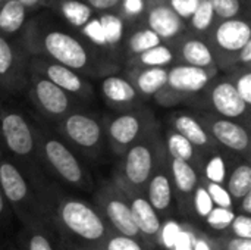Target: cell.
I'll list each match as a JSON object with an SVG mask.
<instances>
[{"label": "cell", "mask_w": 251, "mask_h": 250, "mask_svg": "<svg viewBox=\"0 0 251 250\" xmlns=\"http://www.w3.org/2000/svg\"><path fill=\"white\" fill-rule=\"evenodd\" d=\"M103 35L107 41L116 43L122 34V21L115 15H104L100 21Z\"/></svg>", "instance_id": "obj_39"}, {"label": "cell", "mask_w": 251, "mask_h": 250, "mask_svg": "<svg viewBox=\"0 0 251 250\" xmlns=\"http://www.w3.org/2000/svg\"><path fill=\"white\" fill-rule=\"evenodd\" d=\"M41 47L49 60L63 65L79 75H99L101 74V66H104L101 62L96 60L90 49L85 47L76 37L63 31H49L43 37Z\"/></svg>", "instance_id": "obj_9"}, {"label": "cell", "mask_w": 251, "mask_h": 250, "mask_svg": "<svg viewBox=\"0 0 251 250\" xmlns=\"http://www.w3.org/2000/svg\"><path fill=\"white\" fill-rule=\"evenodd\" d=\"M156 124L154 113L144 106L134 111L116 112L104 116L101 121L106 143L119 158Z\"/></svg>", "instance_id": "obj_8"}, {"label": "cell", "mask_w": 251, "mask_h": 250, "mask_svg": "<svg viewBox=\"0 0 251 250\" xmlns=\"http://www.w3.org/2000/svg\"><path fill=\"white\" fill-rule=\"evenodd\" d=\"M56 133L75 153L85 158H99L106 144L101 121L79 108L56 124Z\"/></svg>", "instance_id": "obj_7"}, {"label": "cell", "mask_w": 251, "mask_h": 250, "mask_svg": "<svg viewBox=\"0 0 251 250\" xmlns=\"http://www.w3.org/2000/svg\"><path fill=\"white\" fill-rule=\"evenodd\" d=\"M41 165L46 167L60 183L82 190H93V178L79 156L57 136L44 127H35Z\"/></svg>", "instance_id": "obj_4"}, {"label": "cell", "mask_w": 251, "mask_h": 250, "mask_svg": "<svg viewBox=\"0 0 251 250\" xmlns=\"http://www.w3.org/2000/svg\"><path fill=\"white\" fill-rule=\"evenodd\" d=\"M29 97L41 115L54 125L69 112L79 108L76 99L71 97L35 71H31L29 74Z\"/></svg>", "instance_id": "obj_14"}, {"label": "cell", "mask_w": 251, "mask_h": 250, "mask_svg": "<svg viewBox=\"0 0 251 250\" xmlns=\"http://www.w3.org/2000/svg\"><path fill=\"white\" fill-rule=\"evenodd\" d=\"M147 28L163 43H175L187 29L185 22L165 0H150L147 4Z\"/></svg>", "instance_id": "obj_18"}, {"label": "cell", "mask_w": 251, "mask_h": 250, "mask_svg": "<svg viewBox=\"0 0 251 250\" xmlns=\"http://www.w3.org/2000/svg\"><path fill=\"white\" fill-rule=\"evenodd\" d=\"M88 4L97 10H112L122 3V0H87Z\"/></svg>", "instance_id": "obj_45"}, {"label": "cell", "mask_w": 251, "mask_h": 250, "mask_svg": "<svg viewBox=\"0 0 251 250\" xmlns=\"http://www.w3.org/2000/svg\"><path fill=\"white\" fill-rule=\"evenodd\" d=\"M29 69L38 72L78 102H90L94 97L91 84L85 81L78 72L63 65H59L46 57L35 56L29 63Z\"/></svg>", "instance_id": "obj_15"}, {"label": "cell", "mask_w": 251, "mask_h": 250, "mask_svg": "<svg viewBox=\"0 0 251 250\" xmlns=\"http://www.w3.org/2000/svg\"><path fill=\"white\" fill-rule=\"evenodd\" d=\"M251 65V41H249L237 56V66L238 68H249Z\"/></svg>", "instance_id": "obj_44"}, {"label": "cell", "mask_w": 251, "mask_h": 250, "mask_svg": "<svg viewBox=\"0 0 251 250\" xmlns=\"http://www.w3.org/2000/svg\"><path fill=\"white\" fill-rule=\"evenodd\" d=\"M144 196L160 220L169 218L175 214L176 208H175V197H174V187L169 172L168 156L162 161V164L150 177L144 190Z\"/></svg>", "instance_id": "obj_17"}, {"label": "cell", "mask_w": 251, "mask_h": 250, "mask_svg": "<svg viewBox=\"0 0 251 250\" xmlns=\"http://www.w3.org/2000/svg\"><path fill=\"white\" fill-rule=\"evenodd\" d=\"M212 6L215 16L226 21L234 19L241 12V1L240 0H207Z\"/></svg>", "instance_id": "obj_38"}, {"label": "cell", "mask_w": 251, "mask_h": 250, "mask_svg": "<svg viewBox=\"0 0 251 250\" xmlns=\"http://www.w3.org/2000/svg\"><path fill=\"white\" fill-rule=\"evenodd\" d=\"M122 4H124V10L128 15H135V13L141 12L144 7L143 0H122Z\"/></svg>", "instance_id": "obj_47"}, {"label": "cell", "mask_w": 251, "mask_h": 250, "mask_svg": "<svg viewBox=\"0 0 251 250\" xmlns=\"http://www.w3.org/2000/svg\"><path fill=\"white\" fill-rule=\"evenodd\" d=\"M213 143L225 153L250 162L251 137L250 130L243 124L216 116L213 113L200 111L196 113Z\"/></svg>", "instance_id": "obj_12"}, {"label": "cell", "mask_w": 251, "mask_h": 250, "mask_svg": "<svg viewBox=\"0 0 251 250\" xmlns=\"http://www.w3.org/2000/svg\"><path fill=\"white\" fill-rule=\"evenodd\" d=\"M100 91L107 106L115 112H126L144 106V100L125 77H104L100 83Z\"/></svg>", "instance_id": "obj_20"}, {"label": "cell", "mask_w": 251, "mask_h": 250, "mask_svg": "<svg viewBox=\"0 0 251 250\" xmlns=\"http://www.w3.org/2000/svg\"><path fill=\"white\" fill-rule=\"evenodd\" d=\"M199 3L200 0H168V4L182 21L190 19L193 16Z\"/></svg>", "instance_id": "obj_43"}, {"label": "cell", "mask_w": 251, "mask_h": 250, "mask_svg": "<svg viewBox=\"0 0 251 250\" xmlns=\"http://www.w3.org/2000/svg\"><path fill=\"white\" fill-rule=\"evenodd\" d=\"M225 189L232 197L234 203H237L241 197L251 192V165L249 161L238 159L235 165L229 169Z\"/></svg>", "instance_id": "obj_26"}, {"label": "cell", "mask_w": 251, "mask_h": 250, "mask_svg": "<svg viewBox=\"0 0 251 250\" xmlns=\"http://www.w3.org/2000/svg\"><path fill=\"white\" fill-rule=\"evenodd\" d=\"M93 206L97 209L109 230L128 237L141 239L132 220L128 197L113 180L104 183L94 193Z\"/></svg>", "instance_id": "obj_11"}, {"label": "cell", "mask_w": 251, "mask_h": 250, "mask_svg": "<svg viewBox=\"0 0 251 250\" xmlns=\"http://www.w3.org/2000/svg\"><path fill=\"white\" fill-rule=\"evenodd\" d=\"M0 139L3 146L16 159V167L28 177H41V159L35 127L16 109L0 108Z\"/></svg>", "instance_id": "obj_5"}, {"label": "cell", "mask_w": 251, "mask_h": 250, "mask_svg": "<svg viewBox=\"0 0 251 250\" xmlns=\"http://www.w3.org/2000/svg\"><path fill=\"white\" fill-rule=\"evenodd\" d=\"M6 209H7V205H6V200L1 194V190H0V220L3 217H6Z\"/></svg>", "instance_id": "obj_49"}, {"label": "cell", "mask_w": 251, "mask_h": 250, "mask_svg": "<svg viewBox=\"0 0 251 250\" xmlns=\"http://www.w3.org/2000/svg\"><path fill=\"white\" fill-rule=\"evenodd\" d=\"M25 249L26 250H56L47 228L34 227L25 228Z\"/></svg>", "instance_id": "obj_33"}, {"label": "cell", "mask_w": 251, "mask_h": 250, "mask_svg": "<svg viewBox=\"0 0 251 250\" xmlns=\"http://www.w3.org/2000/svg\"><path fill=\"white\" fill-rule=\"evenodd\" d=\"M26 9L19 0H6L0 6V31L4 34H15L21 29L25 21Z\"/></svg>", "instance_id": "obj_28"}, {"label": "cell", "mask_w": 251, "mask_h": 250, "mask_svg": "<svg viewBox=\"0 0 251 250\" xmlns=\"http://www.w3.org/2000/svg\"><path fill=\"white\" fill-rule=\"evenodd\" d=\"M26 68L18 50L0 35V85L7 91H19L28 81Z\"/></svg>", "instance_id": "obj_22"}, {"label": "cell", "mask_w": 251, "mask_h": 250, "mask_svg": "<svg viewBox=\"0 0 251 250\" xmlns=\"http://www.w3.org/2000/svg\"><path fill=\"white\" fill-rule=\"evenodd\" d=\"M24 6H25V9L26 7H37V6H47V4H50L53 0H19Z\"/></svg>", "instance_id": "obj_48"}, {"label": "cell", "mask_w": 251, "mask_h": 250, "mask_svg": "<svg viewBox=\"0 0 251 250\" xmlns=\"http://www.w3.org/2000/svg\"><path fill=\"white\" fill-rule=\"evenodd\" d=\"M190 21H191V28L196 32H199V34L207 32L215 21V13L212 10L210 3L207 0H200L196 12L193 13Z\"/></svg>", "instance_id": "obj_34"}, {"label": "cell", "mask_w": 251, "mask_h": 250, "mask_svg": "<svg viewBox=\"0 0 251 250\" xmlns=\"http://www.w3.org/2000/svg\"><path fill=\"white\" fill-rule=\"evenodd\" d=\"M215 205L207 193V190L204 189L201 180L200 184L197 186L196 192H194V197H193V212H194V218L197 220H204L212 211H213Z\"/></svg>", "instance_id": "obj_35"}, {"label": "cell", "mask_w": 251, "mask_h": 250, "mask_svg": "<svg viewBox=\"0 0 251 250\" xmlns=\"http://www.w3.org/2000/svg\"><path fill=\"white\" fill-rule=\"evenodd\" d=\"M194 108H200L201 111L216 116L240 122L249 130L251 128V106L243 102L228 77L218 78L216 75L200 94Z\"/></svg>", "instance_id": "obj_10"}, {"label": "cell", "mask_w": 251, "mask_h": 250, "mask_svg": "<svg viewBox=\"0 0 251 250\" xmlns=\"http://www.w3.org/2000/svg\"><path fill=\"white\" fill-rule=\"evenodd\" d=\"M147 242L143 239H135V237H128L115 231H109L106 240L103 242L100 250H153Z\"/></svg>", "instance_id": "obj_31"}, {"label": "cell", "mask_w": 251, "mask_h": 250, "mask_svg": "<svg viewBox=\"0 0 251 250\" xmlns=\"http://www.w3.org/2000/svg\"><path fill=\"white\" fill-rule=\"evenodd\" d=\"M44 203L47 227L57 234L65 250H100L110 230L93 203L50 186L46 189Z\"/></svg>", "instance_id": "obj_1"}, {"label": "cell", "mask_w": 251, "mask_h": 250, "mask_svg": "<svg viewBox=\"0 0 251 250\" xmlns=\"http://www.w3.org/2000/svg\"><path fill=\"white\" fill-rule=\"evenodd\" d=\"M162 136H163V143H165L166 155L171 159L184 161V162L193 165L199 171V174L201 177L204 161H206L201 156V153L187 139H184L181 134H178L176 131H174L171 128H168Z\"/></svg>", "instance_id": "obj_25"}, {"label": "cell", "mask_w": 251, "mask_h": 250, "mask_svg": "<svg viewBox=\"0 0 251 250\" xmlns=\"http://www.w3.org/2000/svg\"><path fill=\"white\" fill-rule=\"evenodd\" d=\"M163 41L151 31L147 27L146 28H141V29H137L135 32H132L128 38V53L131 57L137 56V55H141L144 53L146 50L151 49V47H156L159 44H162Z\"/></svg>", "instance_id": "obj_30"}, {"label": "cell", "mask_w": 251, "mask_h": 250, "mask_svg": "<svg viewBox=\"0 0 251 250\" xmlns=\"http://www.w3.org/2000/svg\"><path fill=\"white\" fill-rule=\"evenodd\" d=\"M229 169H231V167H229V161H228V153L219 150V152L210 155L204 161L201 180L225 186V180H226V175H228Z\"/></svg>", "instance_id": "obj_29"}, {"label": "cell", "mask_w": 251, "mask_h": 250, "mask_svg": "<svg viewBox=\"0 0 251 250\" xmlns=\"http://www.w3.org/2000/svg\"><path fill=\"white\" fill-rule=\"evenodd\" d=\"M4 1H6V0H0V6H1V4H3Z\"/></svg>", "instance_id": "obj_51"}, {"label": "cell", "mask_w": 251, "mask_h": 250, "mask_svg": "<svg viewBox=\"0 0 251 250\" xmlns=\"http://www.w3.org/2000/svg\"><path fill=\"white\" fill-rule=\"evenodd\" d=\"M235 217V211L234 209H225V208H218L215 206L213 211L203 220L210 228L216 230V231H224L226 228H229L232 220Z\"/></svg>", "instance_id": "obj_36"}, {"label": "cell", "mask_w": 251, "mask_h": 250, "mask_svg": "<svg viewBox=\"0 0 251 250\" xmlns=\"http://www.w3.org/2000/svg\"><path fill=\"white\" fill-rule=\"evenodd\" d=\"M169 172L174 187L175 208L179 212V215L193 220L194 218L193 197L197 186L200 184L201 177L193 165L171 158H169Z\"/></svg>", "instance_id": "obj_16"}, {"label": "cell", "mask_w": 251, "mask_h": 250, "mask_svg": "<svg viewBox=\"0 0 251 250\" xmlns=\"http://www.w3.org/2000/svg\"><path fill=\"white\" fill-rule=\"evenodd\" d=\"M166 156L163 136L157 122L121 156L112 180L125 194L144 193L150 177Z\"/></svg>", "instance_id": "obj_3"}, {"label": "cell", "mask_w": 251, "mask_h": 250, "mask_svg": "<svg viewBox=\"0 0 251 250\" xmlns=\"http://www.w3.org/2000/svg\"><path fill=\"white\" fill-rule=\"evenodd\" d=\"M215 250H251V240L238 239L235 236H222L213 239Z\"/></svg>", "instance_id": "obj_41"}, {"label": "cell", "mask_w": 251, "mask_h": 250, "mask_svg": "<svg viewBox=\"0 0 251 250\" xmlns=\"http://www.w3.org/2000/svg\"><path fill=\"white\" fill-rule=\"evenodd\" d=\"M228 78L234 84L238 96L246 105L251 106V72L249 68H232L229 69Z\"/></svg>", "instance_id": "obj_32"}, {"label": "cell", "mask_w": 251, "mask_h": 250, "mask_svg": "<svg viewBox=\"0 0 251 250\" xmlns=\"http://www.w3.org/2000/svg\"><path fill=\"white\" fill-rule=\"evenodd\" d=\"M63 12H65L66 18L71 22H74L75 25L85 24L88 21V15H90L88 7L78 1H66L63 6Z\"/></svg>", "instance_id": "obj_40"}, {"label": "cell", "mask_w": 251, "mask_h": 250, "mask_svg": "<svg viewBox=\"0 0 251 250\" xmlns=\"http://www.w3.org/2000/svg\"><path fill=\"white\" fill-rule=\"evenodd\" d=\"M171 130L181 134L184 139H187L200 153L204 159H207L210 155L219 152L221 149L213 143L196 113H185V112H175L171 116Z\"/></svg>", "instance_id": "obj_21"}, {"label": "cell", "mask_w": 251, "mask_h": 250, "mask_svg": "<svg viewBox=\"0 0 251 250\" xmlns=\"http://www.w3.org/2000/svg\"><path fill=\"white\" fill-rule=\"evenodd\" d=\"M238 208L240 214L241 215H246V217H251V192L247 193L244 197H241L237 203H235V208L234 211Z\"/></svg>", "instance_id": "obj_46"}, {"label": "cell", "mask_w": 251, "mask_h": 250, "mask_svg": "<svg viewBox=\"0 0 251 250\" xmlns=\"http://www.w3.org/2000/svg\"><path fill=\"white\" fill-rule=\"evenodd\" d=\"M251 41L250 24L244 19H226L213 27L209 47L213 53L218 69L237 68L240 50Z\"/></svg>", "instance_id": "obj_13"}, {"label": "cell", "mask_w": 251, "mask_h": 250, "mask_svg": "<svg viewBox=\"0 0 251 250\" xmlns=\"http://www.w3.org/2000/svg\"><path fill=\"white\" fill-rule=\"evenodd\" d=\"M203 186L204 189L207 190L212 202L215 206L218 208H225V209H234L235 208V203L232 200V197L229 196V193L226 192L225 186H221V184H215V183H209V181H203Z\"/></svg>", "instance_id": "obj_37"}, {"label": "cell", "mask_w": 251, "mask_h": 250, "mask_svg": "<svg viewBox=\"0 0 251 250\" xmlns=\"http://www.w3.org/2000/svg\"><path fill=\"white\" fill-rule=\"evenodd\" d=\"M134 224L138 230L140 237L147 242L151 248H156L162 237V220L151 208L144 193H129L126 194Z\"/></svg>", "instance_id": "obj_19"}, {"label": "cell", "mask_w": 251, "mask_h": 250, "mask_svg": "<svg viewBox=\"0 0 251 250\" xmlns=\"http://www.w3.org/2000/svg\"><path fill=\"white\" fill-rule=\"evenodd\" d=\"M218 75L216 69H203L181 63L168 68V80L165 87L154 96L157 105L169 108L176 105L194 106L200 94L210 81Z\"/></svg>", "instance_id": "obj_6"}, {"label": "cell", "mask_w": 251, "mask_h": 250, "mask_svg": "<svg viewBox=\"0 0 251 250\" xmlns=\"http://www.w3.org/2000/svg\"><path fill=\"white\" fill-rule=\"evenodd\" d=\"M125 78L132 84L143 100L154 97L166 84L168 68H137L129 66Z\"/></svg>", "instance_id": "obj_24"}, {"label": "cell", "mask_w": 251, "mask_h": 250, "mask_svg": "<svg viewBox=\"0 0 251 250\" xmlns=\"http://www.w3.org/2000/svg\"><path fill=\"white\" fill-rule=\"evenodd\" d=\"M176 63L203 68V69H216V62L213 57V53L209 47V44L194 35L182 37L176 40L171 46Z\"/></svg>", "instance_id": "obj_23"}, {"label": "cell", "mask_w": 251, "mask_h": 250, "mask_svg": "<svg viewBox=\"0 0 251 250\" xmlns=\"http://www.w3.org/2000/svg\"><path fill=\"white\" fill-rule=\"evenodd\" d=\"M175 63V56L168 44H159L141 55L131 57L129 65L137 68H168Z\"/></svg>", "instance_id": "obj_27"}, {"label": "cell", "mask_w": 251, "mask_h": 250, "mask_svg": "<svg viewBox=\"0 0 251 250\" xmlns=\"http://www.w3.org/2000/svg\"><path fill=\"white\" fill-rule=\"evenodd\" d=\"M43 180H29L15 162L1 159L0 190L6 205L13 209L25 228H47V206L44 203Z\"/></svg>", "instance_id": "obj_2"}, {"label": "cell", "mask_w": 251, "mask_h": 250, "mask_svg": "<svg viewBox=\"0 0 251 250\" xmlns=\"http://www.w3.org/2000/svg\"><path fill=\"white\" fill-rule=\"evenodd\" d=\"M231 233L232 236L238 237V239H244V240H251V218L241 215V214H235L231 225Z\"/></svg>", "instance_id": "obj_42"}, {"label": "cell", "mask_w": 251, "mask_h": 250, "mask_svg": "<svg viewBox=\"0 0 251 250\" xmlns=\"http://www.w3.org/2000/svg\"><path fill=\"white\" fill-rule=\"evenodd\" d=\"M1 159H3V152H1V147H0V162H1Z\"/></svg>", "instance_id": "obj_50"}]
</instances>
